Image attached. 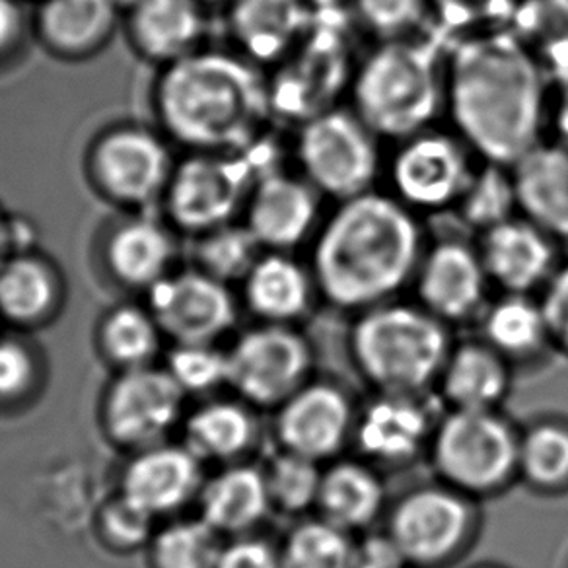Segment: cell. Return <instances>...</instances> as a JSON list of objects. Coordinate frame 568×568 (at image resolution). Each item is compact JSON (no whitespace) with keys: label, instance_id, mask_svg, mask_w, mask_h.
<instances>
[{"label":"cell","instance_id":"6da1fadb","mask_svg":"<svg viewBox=\"0 0 568 568\" xmlns=\"http://www.w3.org/2000/svg\"><path fill=\"white\" fill-rule=\"evenodd\" d=\"M417 230L394 203L353 199L325 230L316 252L317 293L341 314L394 301L413 276Z\"/></svg>","mask_w":568,"mask_h":568},{"label":"cell","instance_id":"7a4b0ae2","mask_svg":"<svg viewBox=\"0 0 568 568\" xmlns=\"http://www.w3.org/2000/svg\"><path fill=\"white\" fill-rule=\"evenodd\" d=\"M454 115L467 139L495 162H518L534 149L541 82L513 33L464 43L452 64Z\"/></svg>","mask_w":568,"mask_h":568},{"label":"cell","instance_id":"3957f363","mask_svg":"<svg viewBox=\"0 0 568 568\" xmlns=\"http://www.w3.org/2000/svg\"><path fill=\"white\" fill-rule=\"evenodd\" d=\"M268 103L253 69L224 53L195 51L168 64L156 88L162 125L197 152L247 146Z\"/></svg>","mask_w":568,"mask_h":568},{"label":"cell","instance_id":"277c9868","mask_svg":"<svg viewBox=\"0 0 568 568\" xmlns=\"http://www.w3.org/2000/svg\"><path fill=\"white\" fill-rule=\"evenodd\" d=\"M454 341L452 327L423 306L386 302L353 317L348 363L372 394H428Z\"/></svg>","mask_w":568,"mask_h":568},{"label":"cell","instance_id":"5b68a950","mask_svg":"<svg viewBox=\"0 0 568 568\" xmlns=\"http://www.w3.org/2000/svg\"><path fill=\"white\" fill-rule=\"evenodd\" d=\"M520 425L505 409H446L436 425L426 464L433 477L485 503L518 483Z\"/></svg>","mask_w":568,"mask_h":568},{"label":"cell","instance_id":"8992f818","mask_svg":"<svg viewBox=\"0 0 568 568\" xmlns=\"http://www.w3.org/2000/svg\"><path fill=\"white\" fill-rule=\"evenodd\" d=\"M481 505L433 477L402 490L389 503L382 526L410 568H452L481 537Z\"/></svg>","mask_w":568,"mask_h":568},{"label":"cell","instance_id":"52a82bcc","mask_svg":"<svg viewBox=\"0 0 568 568\" xmlns=\"http://www.w3.org/2000/svg\"><path fill=\"white\" fill-rule=\"evenodd\" d=\"M450 30L440 28L417 43L379 49L356 82L364 121L379 133L407 134L426 123L438 105L436 61Z\"/></svg>","mask_w":568,"mask_h":568},{"label":"cell","instance_id":"ba28073f","mask_svg":"<svg viewBox=\"0 0 568 568\" xmlns=\"http://www.w3.org/2000/svg\"><path fill=\"white\" fill-rule=\"evenodd\" d=\"M226 355L229 386L255 409L275 410L317 374L314 341L293 325L257 324Z\"/></svg>","mask_w":568,"mask_h":568},{"label":"cell","instance_id":"9c48e42d","mask_svg":"<svg viewBox=\"0 0 568 568\" xmlns=\"http://www.w3.org/2000/svg\"><path fill=\"white\" fill-rule=\"evenodd\" d=\"M444 405L428 394H368L361 399L353 450L384 474L426 462Z\"/></svg>","mask_w":568,"mask_h":568},{"label":"cell","instance_id":"30bf717a","mask_svg":"<svg viewBox=\"0 0 568 568\" xmlns=\"http://www.w3.org/2000/svg\"><path fill=\"white\" fill-rule=\"evenodd\" d=\"M358 405L343 382L316 374L273 410L276 450L329 464L353 450Z\"/></svg>","mask_w":568,"mask_h":568},{"label":"cell","instance_id":"8fae6325","mask_svg":"<svg viewBox=\"0 0 568 568\" xmlns=\"http://www.w3.org/2000/svg\"><path fill=\"white\" fill-rule=\"evenodd\" d=\"M261 154L265 152L226 159L197 152L175 168L164 193L175 226L197 234L224 226L240 205L255 166H260Z\"/></svg>","mask_w":568,"mask_h":568},{"label":"cell","instance_id":"7c38bea8","mask_svg":"<svg viewBox=\"0 0 568 568\" xmlns=\"http://www.w3.org/2000/svg\"><path fill=\"white\" fill-rule=\"evenodd\" d=\"M90 172L103 197L142 206L166 193L174 168L159 134L141 126H121L95 142Z\"/></svg>","mask_w":568,"mask_h":568},{"label":"cell","instance_id":"4fadbf2b","mask_svg":"<svg viewBox=\"0 0 568 568\" xmlns=\"http://www.w3.org/2000/svg\"><path fill=\"white\" fill-rule=\"evenodd\" d=\"M149 312L178 345L214 343L236 324V302L226 283L203 271L168 275L149 288Z\"/></svg>","mask_w":568,"mask_h":568},{"label":"cell","instance_id":"5bb4252c","mask_svg":"<svg viewBox=\"0 0 568 568\" xmlns=\"http://www.w3.org/2000/svg\"><path fill=\"white\" fill-rule=\"evenodd\" d=\"M185 392L168 371L131 368L119 376L105 399V425L119 444L151 448L174 428Z\"/></svg>","mask_w":568,"mask_h":568},{"label":"cell","instance_id":"9a60e30c","mask_svg":"<svg viewBox=\"0 0 568 568\" xmlns=\"http://www.w3.org/2000/svg\"><path fill=\"white\" fill-rule=\"evenodd\" d=\"M345 18L339 9L320 10V24L298 63L276 79L271 105L288 118H312L339 92L347 77V51L343 41Z\"/></svg>","mask_w":568,"mask_h":568},{"label":"cell","instance_id":"2e32d148","mask_svg":"<svg viewBox=\"0 0 568 568\" xmlns=\"http://www.w3.org/2000/svg\"><path fill=\"white\" fill-rule=\"evenodd\" d=\"M301 159L310 178L339 197L361 193L376 168L368 136L355 119L339 111L310 121L302 131Z\"/></svg>","mask_w":568,"mask_h":568},{"label":"cell","instance_id":"e0dca14e","mask_svg":"<svg viewBox=\"0 0 568 568\" xmlns=\"http://www.w3.org/2000/svg\"><path fill=\"white\" fill-rule=\"evenodd\" d=\"M487 273L466 245L440 244L417 275L418 306L448 327L469 324L485 312Z\"/></svg>","mask_w":568,"mask_h":568},{"label":"cell","instance_id":"ac0fdd59","mask_svg":"<svg viewBox=\"0 0 568 568\" xmlns=\"http://www.w3.org/2000/svg\"><path fill=\"white\" fill-rule=\"evenodd\" d=\"M514 372L479 335L454 341L435 394L444 409L500 410L513 394Z\"/></svg>","mask_w":568,"mask_h":568},{"label":"cell","instance_id":"d6986e66","mask_svg":"<svg viewBox=\"0 0 568 568\" xmlns=\"http://www.w3.org/2000/svg\"><path fill=\"white\" fill-rule=\"evenodd\" d=\"M203 485V462L187 446L156 444L129 464L121 497L154 518L187 505Z\"/></svg>","mask_w":568,"mask_h":568},{"label":"cell","instance_id":"ffe728a7","mask_svg":"<svg viewBox=\"0 0 568 568\" xmlns=\"http://www.w3.org/2000/svg\"><path fill=\"white\" fill-rule=\"evenodd\" d=\"M386 474L347 454L324 466L316 514L353 536L379 528L386 520Z\"/></svg>","mask_w":568,"mask_h":568},{"label":"cell","instance_id":"44dd1931","mask_svg":"<svg viewBox=\"0 0 568 568\" xmlns=\"http://www.w3.org/2000/svg\"><path fill=\"white\" fill-rule=\"evenodd\" d=\"M201 520L221 536L255 534L273 513L265 469L252 462L224 466L203 485L199 495Z\"/></svg>","mask_w":568,"mask_h":568},{"label":"cell","instance_id":"7402d4cb","mask_svg":"<svg viewBox=\"0 0 568 568\" xmlns=\"http://www.w3.org/2000/svg\"><path fill=\"white\" fill-rule=\"evenodd\" d=\"M126 28L144 59L168 67L197 51L205 20L199 0H133Z\"/></svg>","mask_w":568,"mask_h":568},{"label":"cell","instance_id":"603a6c76","mask_svg":"<svg viewBox=\"0 0 568 568\" xmlns=\"http://www.w3.org/2000/svg\"><path fill=\"white\" fill-rule=\"evenodd\" d=\"M255 407L244 399H214L201 405L185 423V446L201 462L224 466L247 462L260 443Z\"/></svg>","mask_w":568,"mask_h":568},{"label":"cell","instance_id":"cb8c5ba5","mask_svg":"<svg viewBox=\"0 0 568 568\" xmlns=\"http://www.w3.org/2000/svg\"><path fill=\"white\" fill-rule=\"evenodd\" d=\"M316 284L294 261L268 255L244 278L247 308L260 324L301 327L314 312Z\"/></svg>","mask_w":568,"mask_h":568},{"label":"cell","instance_id":"d4e9b609","mask_svg":"<svg viewBox=\"0 0 568 568\" xmlns=\"http://www.w3.org/2000/svg\"><path fill=\"white\" fill-rule=\"evenodd\" d=\"M481 261L487 276L506 294L529 296L549 275L552 250L537 230L503 222L487 234Z\"/></svg>","mask_w":568,"mask_h":568},{"label":"cell","instance_id":"484cf974","mask_svg":"<svg viewBox=\"0 0 568 568\" xmlns=\"http://www.w3.org/2000/svg\"><path fill=\"white\" fill-rule=\"evenodd\" d=\"M477 322L479 337L514 368L541 363L555 351L541 304L524 294H505Z\"/></svg>","mask_w":568,"mask_h":568},{"label":"cell","instance_id":"4316f807","mask_svg":"<svg viewBox=\"0 0 568 568\" xmlns=\"http://www.w3.org/2000/svg\"><path fill=\"white\" fill-rule=\"evenodd\" d=\"M119 0H43L38 14L41 40L61 57H88L115 32Z\"/></svg>","mask_w":568,"mask_h":568},{"label":"cell","instance_id":"83f0119b","mask_svg":"<svg viewBox=\"0 0 568 568\" xmlns=\"http://www.w3.org/2000/svg\"><path fill=\"white\" fill-rule=\"evenodd\" d=\"M395 182L418 205H443L466 182V162L454 142L425 136L413 142L395 162Z\"/></svg>","mask_w":568,"mask_h":568},{"label":"cell","instance_id":"f1b7e54d","mask_svg":"<svg viewBox=\"0 0 568 568\" xmlns=\"http://www.w3.org/2000/svg\"><path fill=\"white\" fill-rule=\"evenodd\" d=\"M518 483L536 497H567V415H536L526 425H520Z\"/></svg>","mask_w":568,"mask_h":568},{"label":"cell","instance_id":"f546056e","mask_svg":"<svg viewBox=\"0 0 568 568\" xmlns=\"http://www.w3.org/2000/svg\"><path fill=\"white\" fill-rule=\"evenodd\" d=\"M316 203L308 187L284 175L261 178L250 205L247 229L260 245H294L308 230Z\"/></svg>","mask_w":568,"mask_h":568},{"label":"cell","instance_id":"4dcf8cb0","mask_svg":"<svg viewBox=\"0 0 568 568\" xmlns=\"http://www.w3.org/2000/svg\"><path fill=\"white\" fill-rule=\"evenodd\" d=\"M514 191L539 226L568 237V152L534 146L518 160Z\"/></svg>","mask_w":568,"mask_h":568},{"label":"cell","instance_id":"1f68e13d","mask_svg":"<svg viewBox=\"0 0 568 568\" xmlns=\"http://www.w3.org/2000/svg\"><path fill=\"white\" fill-rule=\"evenodd\" d=\"M105 260L118 281L149 291L168 276L174 261V242L159 222L134 219L111 234Z\"/></svg>","mask_w":568,"mask_h":568},{"label":"cell","instance_id":"d6a6232c","mask_svg":"<svg viewBox=\"0 0 568 568\" xmlns=\"http://www.w3.org/2000/svg\"><path fill=\"white\" fill-rule=\"evenodd\" d=\"M61 281L48 261L14 253L0 265V316L18 325H38L53 316Z\"/></svg>","mask_w":568,"mask_h":568},{"label":"cell","instance_id":"836d02e7","mask_svg":"<svg viewBox=\"0 0 568 568\" xmlns=\"http://www.w3.org/2000/svg\"><path fill=\"white\" fill-rule=\"evenodd\" d=\"M314 17L302 0H236L232 32L242 48L261 61L281 55Z\"/></svg>","mask_w":568,"mask_h":568},{"label":"cell","instance_id":"e575fe53","mask_svg":"<svg viewBox=\"0 0 568 568\" xmlns=\"http://www.w3.org/2000/svg\"><path fill=\"white\" fill-rule=\"evenodd\" d=\"M355 539L353 534L312 514L294 520L281 539V567L353 568Z\"/></svg>","mask_w":568,"mask_h":568},{"label":"cell","instance_id":"d590c367","mask_svg":"<svg viewBox=\"0 0 568 568\" xmlns=\"http://www.w3.org/2000/svg\"><path fill=\"white\" fill-rule=\"evenodd\" d=\"M265 469L273 513L301 520L316 514L324 466L293 452L276 450Z\"/></svg>","mask_w":568,"mask_h":568},{"label":"cell","instance_id":"8d00e7d4","mask_svg":"<svg viewBox=\"0 0 568 568\" xmlns=\"http://www.w3.org/2000/svg\"><path fill=\"white\" fill-rule=\"evenodd\" d=\"M159 324L146 310L121 306L105 317L100 332L105 355L125 371L141 368L151 361L160 337Z\"/></svg>","mask_w":568,"mask_h":568},{"label":"cell","instance_id":"74e56055","mask_svg":"<svg viewBox=\"0 0 568 568\" xmlns=\"http://www.w3.org/2000/svg\"><path fill=\"white\" fill-rule=\"evenodd\" d=\"M221 534L205 520L175 521L152 541L154 568H214L222 551Z\"/></svg>","mask_w":568,"mask_h":568},{"label":"cell","instance_id":"f35d334b","mask_svg":"<svg viewBox=\"0 0 568 568\" xmlns=\"http://www.w3.org/2000/svg\"><path fill=\"white\" fill-rule=\"evenodd\" d=\"M513 18L520 36L539 41L551 71L568 82V0H526Z\"/></svg>","mask_w":568,"mask_h":568},{"label":"cell","instance_id":"ab89813d","mask_svg":"<svg viewBox=\"0 0 568 568\" xmlns=\"http://www.w3.org/2000/svg\"><path fill=\"white\" fill-rule=\"evenodd\" d=\"M257 247L260 242L247 226L236 229L224 224L201 237L197 245L199 267L221 283L245 278L260 261Z\"/></svg>","mask_w":568,"mask_h":568},{"label":"cell","instance_id":"60d3db41","mask_svg":"<svg viewBox=\"0 0 568 568\" xmlns=\"http://www.w3.org/2000/svg\"><path fill=\"white\" fill-rule=\"evenodd\" d=\"M168 372L185 394H209L229 386V355L213 343L178 345L168 358Z\"/></svg>","mask_w":568,"mask_h":568},{"label":"cell","instance_id":"b9f144b4","mask_svg":"<svg viewBox=\"0 0 568 568\" xmlns=\"http://www.w3.org/2000/svg\"><path fill=\"white\" fill-rule=\"evenodd\" d=\"M516 197L514 185L506 182L505 175L495 168L487 170L477 180L466 203V216L477 226H497L503 224L513 199Z\"/></svg>","mask_w":568,"mask_h":568},{"label":"cell","instance_id":"7bdbcfd3","mask_svg":"<svg viewBox=\"0 0 568 568\" xmlns=\"http://www.w3.org/2000/svg\"><path fill=\"white\" fill-rule=\"evenodd\" d=\"M36 361L18 341H0V402H14L32 387Z\"/></svg>","mask_w":568,"mask_h":568},{"label":"cell","instance_id":"ee69618b","mask_svg":"<svg viewBox=\"0 0 568 568\" xmlns=\"http://www.w3.org/2000/svg\"><path fill=\"white\" fill-rule=\"evenodd\" d=\"M214 568H283L281 549L267 537L257 534L230 537L222 545L221 555Z\"/></svg>","mask_w":568,"mask_h":568},{"label":"cell","instance_id":"f6af8a7d","mask_svg":"<svg viewBox=\"0 0 568 568\" xmlns=\"http://www.w3.org/2000/svg\"><path fill=\"white\" fill-rule=\"evenodd\" d=\"M353 568H410L399 545L384 526L368 529L355 539Z\"/></svg>","mask_w":568,"mask_h":568},{"label":"cell","instance_id":"bcb514c9","mask_svg":"<svg viewBox=\"0 0 568 568\" xmlns=\"http://www.w3.org/2000/svg\"><path fill=\"white\" fill-rule=\"evenodd\" d=\"M446 30L462 28L477 20H506L514 17L513 0H436Z\"/></svg>","mask_w":568,"mask_h":568},{"label":"cell","instance_id":"7dc6e473","mask_svg":"<svg viewBox=\"0 0 568 568\" xmlns=\"http://www.w3.org/2000/svg\"><path fill=\"white\" fill-rule=\"evenodd\" d=\"M539 304L551 333L555 353L568 356V267L552 276Z\"/></svg>","mask_w":568,"mask_h":568},{"label":"cell","instance_id":"c3c4849f","mask_svg":"<svg viewBox=\"0 0 568 568\" xmlns=\"http://www.w3.org/2000/svg\"><path fill=\"white\" fill-rule=\"evenodd\" d=\"M364 20L382 33L399 32L420 17V0H358Z\"/></svg>","mask_w":568,"mask_h":568},{"label":"cell","instance_id":"681fc988","mask_svg":"<svg viewBox=\"0 0 568 568\" xmlns=\"http://www.w3.org/2000/svg\"><path fill=\"white\" fill-rule=\"evenodd\" d=\"M151 521L152 516L142 513L141 508H136L126 498L121 497L115 505L108 508L103 518V528L111 541L133 547L146 539Z\"/></svg>","mask_w":568,"mask_h":568},{"label":"cell","instance_id":"f907efd6","mask_svg":"<svg viewBox=\"0 0 568 568\" xmlns=\"http://www.w3.org/2000/svg\"><path fill=\"white\" fill-rule=\"evenodd\" d=\"M22 10L17 0H0V57L7 55L22 36Z\"/></svg>","mask_w":568,"mask_h":568},{"label":"cell","instance_id":"816d5d0a","mask_svg":"<svg viewBox=\"0 0 568 568\" xmlns=\"http://www.w3.org/2000/svg\"><path fill=\"white\" fill-rule=\"evenodd\" d=\"M22 240H20V230L14 226V224H10L2 214H0V265L4 263V261L12 257L14 253H22V250L18 247Z\"/></svg>","mask_w":568,"mask_h":568},{"label":"cell","instance_id":"f5cc1de1","mask_svg":"<svg viewBox=\"0 0 568 568\" xmlns=\"http://www.w3.org/2000/svg\"><path fill=\"white\" fill-rule=\"evenodd\" d=\"M559 126L562 134L568 139V92L565 95V102H562V108H560L559 113Z\"/></svg>","mask_w":568,"mask_h":568},{"label":"cell","instance_id":"db71d44e","mask_svg":"<svg viewBox=\"0 0 568 568\" xmlns=\"http://www.w3.org/2000/svg\"><path fill=\"white\" fill-rule=\"evenodd\" d=\"M316 10H333L337 9V0H310Z\"/></svg>","mask_w":568,"mask_h":568},{"label":"cell","instance_id":"11a10c76","mask_svg":"<svg viewBox=\"0 0 568 568\" xmlns=\"http://www.w3.org/2000/svg\"><path fill=\"white\" fill-rule=\"evenodd\" d=\"M467 568H510L503 565V562H490V560H483V562H477V565H471V567Z\"/></svg>","mask_w":568,"mask_h":568},{"label":"cell","instance_id":"9f6ffc18","mask_svg":"<svg viewBox=\"0 0 568 568\" xmlns=\"http://www.w3.org/2000/svg\"><path fill=\"white\" fill-rule=\"evenodd\" d=\"M199 2H201V0H199ZM211 2H214V0H211Z\"/></svg>","mask_w":568,"mask_h":568}]
</instances>
